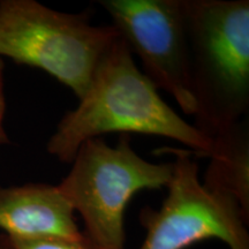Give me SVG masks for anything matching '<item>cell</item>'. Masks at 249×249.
Masks as SVG:
<instances>
[{
    "instance_id": "cell-9",
    "label": "cell",
    "mask_w": 249,
    "mask_h": 249,
    "mask_svg": "<svg viewBox=\"0 0 249 249\" xmlns=\"http://www.w3.org/2000/svg\"><path fill=\"white\" fill-rule=\"evenodd\" d=\"M13 249H99L90 242L85 235L81 238H61V236H44V238H9Z\"/></svg>"
},
{
    "instance_id": "cell-4",
    "label": "cell",
    "mask_w": 249,
    "mask_h": 249,
    "mask_svg": "<svg viewBox=\"0 0 249 249\" xmlns=\"http://www.w3.org/2000/svg\"><path fill=\"white\" fill-rule=\"evenodd\" d=\"M120 34L35 0H0V58L46 71L81 98Z\"/></svg>"
},
{
    "instance_id": "cell-5",
    "label": "cell",
    "mask_w": 249,
    "mask_h": 249,
    "mask_svg": "<svg viewBox=\"0 0 249 249\" xmlns=\"http://www.w3.org/2000/svg\"><path fill=\"white\" fill-rule=\"evenodd\" d=\"M167 151L174 156L172 178L160 209L141 211L147 235L140 249H187L210 239L223 241L230 249H249V218L238 202L203 185L194 152Z\"/></svg>"
},
{
    "instance_id": "cell-7",
    "label": "cell",
    "mask_w": 249,
    "mask_h": 249,
    "mask_svg": "<svg viewBox=\"0 0 249 249\" xmlns=\"http://www.w3.org/2000/svg\"><path fill=\"white\" fill-rule=\"evenodd\" d=\"M0 230L9 238H81L75 213L58 186H0Z\"/></svg>"
},
{
    "instance_id": "cell-8",
    "label": "cell",
    "mask_w": 249,
    "mask_h": 249,
    "mask_svg": "<svg viewBox=\"0 0 249 249\" xmlns=\"http://www.w3.org/2000/svg\"><path fill=\"white\" fill-rule=\"evenodd\" d=\"M211 160L203 185L210 191L232 196L249 218V132L241 121L229 132L213 138Z\"/></svg>"
},
{
    "instance_id": "cell-6",
    "label": "cell",
    "mask_w": 249,
    "mask_h": 249,
    "mask_svg": "<svg viewBox=\"0 0 249 249\" xmlns=\"http://www.w3.org/2000/svg\"><path fill=\"white\" fill-rule=\"evenodd\" d=\"M99 5L156 88L194 117L185 0H102Z\"/></svg>"
},
{
    "instance_id": "cell-3",
    "label": "cell",
    "mask_w": 249,
    "mask_h": 249,
    "mask_svg": "<svg viewBox=\"0 0 249 249\" xmlns=\"http://www.w3.org/2000/svg\"><path fill=\"white\" fill-rule=\"evenodd\" d=\"M58 189L83 222L82 233L99 249H126L124 214L134 195L166 188L173 161L151 163L121 135L116 147L102 138L83 142Z\"/></svg>"
},
{
    "instance_id": "cell-11",
    "label": "cell",
    "mask_w": 249,
    "mask_h": 249,
    "mask_svg": "<svg viewBox=\"0 0 249 249\" xmlns=\"http://www.w3.org/2000/svg\"><path fill=\"white\" fill-rule=\"evenodd\" d=\"M0 249H13L11 246V242H9L8 236L4 234H0Z\"/></svg>"
},
{
    "instance_id": "cell-2",
    "label": "cell",
    "mask_w": 249,
    "mask_h": 249,
    "mask_svg": "<svg viewBox=\"0 0 249 249\" xmlns=\"http://www.w3.org/2000/svg\"><path fill=\"white\" fill-rule=\"evenodd\" d=\"M194 126L209 138L229 132L249 110V1L185 0Z\"/></svg>"
},
{
    "instance_id": "cell-10",
    "label": "cell",
    "mask_w": 249,
    "mask_h": 249,
    "mask_svg": "<svg viewBox=\"0 0 249 249\" xmlns=\"http://www.w3.org/2000/svg\"><path fill=\"white\" fill-rule=\"evenodd\" d=\"M6 91H5V61L0 58V147L8 144L9 139L6 132L5 118H6Z\"/></svg>"
},
{
    "instance_id": "cell-1",
    "label": "cell",
    "mask_w": 249,
    "mask_h": 249,
    "mask_svg": "<svg viewBox=\"0 0 249 249\" xmlns=\"http://www.w3.org/2000/svg\"><path fill=\"white\" fill-rule=\"evenodd\" d=\"M111 133L166 138L207 157L213 148V139L187 123L161 98L121 36L99 62L77 107L59 121L46 150L71 164L83 142Z\"/></svg>"
}]
</instances>
